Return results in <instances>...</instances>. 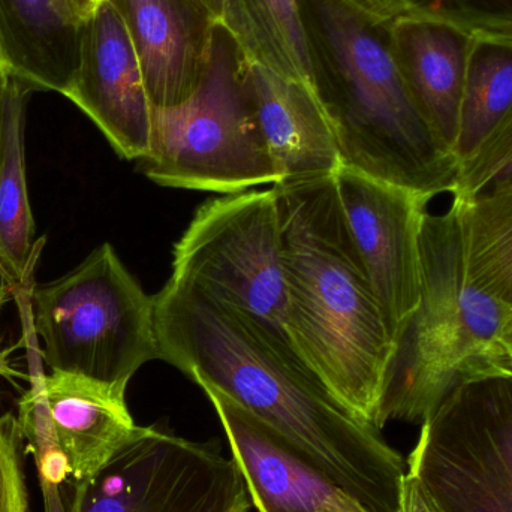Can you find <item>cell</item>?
<instances>
[{
	"label": "cell",
	"instance_id": "cell-21",
	"mask_svg": "<svg viewBox=\"0 0 512 512\" xmlns=\"http://www.w3.org/2000/svg\"><path fill=\"white\" fill-rule=\"evenodd\" d=\"M469 279L512 309V183L453 198Z\"/></svg>",
	"mask_w": 512,
	"mask_h": 512
},
{
	"label": "cell",
	"instance_id": "cell-6",
	"mask_svg": "<svg viewBox=\"0 0 512 512\" xmlns=\"http://www.w3.org/2000/svg\"><path fill=\"white\" fill-rule=\"evenodd\" d=\"M30 300L51 372L126 390L144 364L161 360L155 295L144 292L110 243L65 276L33 286Z\"/></svg>",
	"mask_w": 512,
	"mask_h": 512
},
{
	"label": "cell",
	"instance_id": "cell-11",
	"mask_svg": "<svg viewBox=\"0 0 512 512\" xmlns=\"http://www.w3.org/2000/svg\"><path fill=\"white\" fill-rule=\"evenodd\" d=\"M126 161L150 149L152 102L122 12L105 0L80 24L78 63L66 92Z\"/></svg>",
	"mask_w": 512,
	"mask_h": 512
},
{
	"label": "cell",
	"instance_id": "cell-2",
	"mask_svg": "<svg viewBox=\"0 0 512 512\" xmlns=\"http://www.w3.org/2000/svg\"><path fill=\"white\" fill-rule=\"evenodd\" d=\"M286 331L304 363L373 424L393 342L355 248L336 177L274 183Z\"/></svg>",
	"mask_w": 512,
	"mask_h": 512
},
{
	"label": "cell",
	"instance_id": "cell-18",
	"mask_svg": "<svg viewBox=\"0 0 512 512\" xmlns=\"http://www.w3.org/2000/svg\"><path fill=\"white\" fill-rule=\"evenodd\" d=\"M35 92L17 75H9L3 92L0 129V279L9 289L32 273L41 243L33 242L35 221L27 192L24 159L26 105Z\"/></svg>",
	"mask_w": 512,
	"mask_h": 512
},
{
	"label": "cell",
	"instance_id": "cell-9",
	"mask_svg": "<svg viewBox=\"0 0 512 512\" xmlns=\"http://www.w3.org/2000/svg\"><path fill=\"white\" fill-rule=\"evenodd\" d=\"M72 487L65 512H249L239 466L218 442L144 427L95 478Z\"/></svg>",
	"mask_w": 512,
	"mask_h": 512
},
{
	"label": "cell",
	"instance_id": "cell-28",
	"mask_svg": "<svg viewBox=\"0 0 512 512\" xmlns=\"http://www.w3.org/2000/svg\"><path fill=\"white\" fill-rule=\"evenodd\" d=\"M60 11L72 23L80 26L93 12L92 0H56Z\"/></svg>",
	"mask_w": 512,
	"mask_h": 512
},
{
	"label": "cell",
	"instance_id": "cell-25",
	"mask_svg": "<svg viewBox=\"0 0 512 512\" xmlns=\"http://www.w3.org/2000/svg\"><path fill=\"white\" fill-rule=\"evenodd\" d=\"M357 9L370 23L387 27L403 15L420 14L406 0H343Z\"/></svg>",
	"mask_w": 512,
	"mask_h": 512
},
{
	"label": "cell",
	"instance_id": "cell-32",
	"mask_svg": "<svg viewBox=\"0 0 512 512\" xmlns=\"http://www.w3.org/2000/svg\"><path fill=\"white\" fill-rule=\"evenodd\" d=\"M102 2H105V0H92L93 11H95L96 6H98L99 3Z\"/></svg>",
	"mask_w": 512,
	"mask_h": 512
},
{
	"label": "cell",
	"instance_id": "cell-5",
	"mask_svg": "<svg viewBox=\"0 0 512 512\" xmlns=\"http://www.w3.org/2000/svg\"><path fill=\"white\" fill-rule=\"evenodd\" d=\"M140 170L167 188L225 195L279 182L236 44L221 27L210 29L192 95L173 107H152L150 149Z\"/></svg>",
	"mask_w": 512,
	"mask_h": 512
},
{
	"label": "cell",
	"instance_id": "cell-12",
	"mask_svg": "<svg viewBox=\"0 0 512 512\" xmlns=\"http://www.w3.org/2000/svg\"><path fill=\"white\" fill-rule=\"evenodd\" d=\"M203 390L258 512H369L267 424L221 391Z\"/></svg>",
	"mask_w": 512,
	"mask_h": 512
},
{
	"label": "cell",
	"instance_id": "cell-31",
	"mask_svg": "<svg viewBox=\"0 0 512 512\" xmlns=\"http://www.w3.org/2000/svg\"><path fill=\"white\" fill-rule=\"evenodd\" d=\"M502 343H504L505 352H507L508 358H510L512 364V321L508 324L507 330H505Z\"/></svg>",
	"mask_w": 512,
	"mask_h": 512
},
{
	"label": "cell",
	"instance_id": "cell-26",
	"mask_svg": "<svg viewBox=\"0 0 512 512\" xmlns=\"http://www.w3.org/2000/svg\"><path fill=\"white\" fill-rule=\"evenodd\" d=\"M399 512H441L423 484L414 475L406 474L402 484Z\"/></svg>",
	"mask_w": 512,
	"mask_h": 512
},
{
	"label": "cell",
	"instance_id": "cell-22",
	"mask_svg": "<svg viewBox=\"0 0 512 512\" xmlns=\"http://www.w3.org/2000/svg\"><path fill=\"white\" fill-rule=\"evenodd\" d=\"M512 183V111L477 153L459 167L451 197L468 200L487 189Z\"/></svg>",
	"mask_w": 512,
	"mask_h": 512
},
{
	"label": "cell",
	"instance_id": "cell-23",
	"mask_svg": "<svg viewBox=\"0 0 512 512\" xmlns=\"http://www.w3.org/2000/svg\"><path fill=\"white\" fill-rule=\"evenodd\" d=\"M23 438L18 418L0 415V512H29Z\"/></svg>",
	"mask_w": 512,
	"mask_h": 512
},
{
	"label": "cell",
	"instance_id": "cell-29",
	"mask_svg": "<svg viewBox=\"0 0 512 512\" xmlns=\"http://www.w3.org/2000/svg\"><path fill=\"white\" fill-rule=\"evenodd\" d=\"M0 378L8 379V381L14 382L15 379L26 378L23 373L15 370L8 361V352L0 351Z\"/></svg>",
	"mask_w": 512,
	"mask_h": 512
},
{
	"label": "cell",
	"instance_id": "cell-3",
	"mask_svg": "<svg viewBox=\"0 0 512 512\" xmlns=\"http://www.w3.org/2000/svg\"><path fill=\"white\" fill-rule=\"evenodd\" d=\"M511 321V307L469 279L456 207L427 213L420 303L394 339L373 424L423 426L463 382L512 369L502 343Z\"/></svg>",
	"mask_w": 512,
	"mask_h": 512
},
{
	"label": "cell",
	"instance_id": "cell-1",
	"mask_svg": "<svg viewBox=\"0 0 512 512\" xmlns=\"http://www.w3.org/2000/svg\"><path fill=\"white\" fill-rule=\"evenodd\" d=\"M161 360L279 433L369 512H399L405 460L249 313L168 280L155 295Z\"/></svg>",
	"mask_w": 512,
	"mask_h": 512
},
{
	"label": "cell",
	"instance_id": "cell-10",
	"mask_svg": "<svg viewBox=\"0 0 512 512\" xmlns=\"http://www.w3.org/2000/svg\"><path fill=\"white\" fill-rule=\"evenodd\" d=\"M349 233L391 342L421 297V231L429 198L349 167L334 174Z\"/></svg>",
	"mask_w": 512,
	"mask_h": 512
},
{
	"label": "cell",
	"instance_id": "cell-15",
	"mask_svg": "<svg viewBox=\"0 0 512 512\" xmlns=\"http://www.w3.org/2000/svg\"><path fill=\"white\" fill-rule=\"evenodd\" d=\"M240 65L279 182L336 174L342 161L324 102L255 60Z\"/></svg>",
	"mask_w": 512,
	"mask_h": 512
},
{
	"label": "cell",
	"instance_id": "cell-8",
	"mask_svg": "<svg viewBox=\"0 0 512 512\" xmlns=\"http://www.w3.org/2000/svg\"><path fill=\"white\" fill-rule=\"evenodd\" d=\"M170 279L249 313L294 349L273 189L206 201L174 246Z\"/></svg>",
	"mask_w": 512,
	"mask_h": 512
},
{
	"label": "cell",
	"instance_id": "cell-19",
	"mask_svg": "<svg viewBox=\"0 0 512 512\" xmlns=\"http://www.w3.org/2000/svg\"><path fill=\"white\" fill-rule=\"evenodd\" d=\"M221 29L233 39L240 59L267 66L322 101L321 77L298 0H227Z\"/></svg>",
	"mask_w": 512,
	"mask_h": 512
},
{
	"label": "cell",
	"instance_id": "cell-24",
	"mask_svg": "<svg viewBox=\"0 0 512 512\" xmlns=\"http://www.w3.org/2000/svg\"><path fill=\"white\" fill-rule=\"evenodd\" d=\"M415 11L444 18L469 29L512 32V11L507 0H406Z\"/></svg>",
	"mask_w": 512,
	"mask_h": 512
},
{
	"label": "cell",
	"instance_id": "cell-27",
	"mask_svg": "<svg viewBox=\"0 0 512 512\" xmlns=\"http://www.w3.org/2000/svg\"><path fill=\"white\" fill-rule=\"evenodd\" d=\"M183 2L200 14L210 26L222 27L227 0H183Z\"/></svg>",
	"mask_w": 512,
	"mask_h": 512
},
{
	"label": "cell",
	"instance_id": "cell-7",
	"mask_svg": "<svg viewBox=\"0 0 512 512\" xmlns=\"http://www.w3.org/2000/svg\"><path fill=\"white\" fill-rule=\"evenodd\" d=\"M441 512H512V369L457 387L408 459Z\"/></svg>",
	"mask_w": 512,
	"mask_h": 512
},
{
	"label": "cell",
	"instance_id": "cell-33",
	"mask_svg": "<svg viewBox=\"0 0 512 512\" xmlns=\"http://www.w3.org/2000/svg\"><path fill=\"white\" fill-rule=\"evenodd\" d=\"M508 5H510L511 11H512V0H507Z\"/></svg>",
	"mask_w": 512,
	"mask_h": 512
},
{
	"label": "cell",
	"instance_id": "cell-20",
	"mask_svg": "<svg viewBox=\"0 0 512 512\" xmlns=\"http://www.w3.org/2000/svg\"><path fill=\"white\" fill-rule=\"evenodd\" d=\"M511 111L512 32L474 29L454 149L459 167L480 150Z\"/></svg>",
	"mask_w": 512,
	"mask_h": 512
},
{
	"label": "cell",
	"instance_id": "cell-4",
	"mask_svg": "<svg viewBox=\"0 0 512 512\" xmlns=\"http://www.w3.org/2000/svg\"><path fill=\"white\" fill-rule=\"evenodd\" d=\"M336 80L321 89L343 167L429 198L453 194L459 164L436 140L385 42L343 0H318Z\"/></svg>",
	"mask_w": 512,
	"mask_h": 512
},
{
	"label": "cell",
	"instance_id": "cell-14",
	"mask_svg": "<svg viewBox=\"0 0 512 512\" xmlns=\"http://www.w3.org/2000/svg\"><path fill=\"white\" fill-rule=\"evenodd\" d=\"M385 30L424 122L438 143L454 156L474 29L432 15L409 14L397 18Z\"/></svg>",
	"mask_w": 512,
	"mask_h": 512
},
{
	"label": "cell",
	"instance_id": "cell-13",
	"mask_svg": "<svg viewBox=\"0 0 512 512\" xmlns=\"http://www.w3.org/2000/svg\"><path fill=\"white\" fill-rule=\"evenodd\" d=\"M20 403L50 427L68 465V483L95 478L144 430L129 412L126 390L74 373L38 376Z\"/></svg>",
	"mask_w": 512,
	"mask_h": 512
},
{
	"label": "cell",
	"instance_id": "cell-30",
	"mask_svg": "<svg viewBox=\"0 0 512 512\" xmlns=\"http://www.w3.org/2000/svg\"><path fill=\"white\" fill-rule=\"evenodd\" d=\"M11 72L8 63H6L5 56H3L2 45H0V129H2L3 92H5L6 81H8Z\"/></svg>",
	"mask_w": 512,
	"mask_h": 512
},
{
	"label": "cell",
	"instance_id": "cell-16",
	"mask_svg": "<svg viewBox=\"0 0 512 512\" xmlns=\"http://www.w3.org/2000/svg\"><path fill=\"white\" fill-rule=\"evenodd\" d=\"M140 62L152 107L188 99L200 81L210 26L183 0H114Z\"/></svg>",
	"mask_w": 512,
	"mask_h": 512
},
{
	"label": "cell",
	"instance_id": "cell-17",
	"mask_svg": "<svg viewBox=\"0 0 512 512\" xmlns=\"http://www.w3.org/2000/svg\"><path fill=\"white\" fill-rule=\"evenodd\" d=\"M80 26L56 0H0V45L12 74L33 90L66 92L78 63Z\"/></svg>",
	"mask_w": 512,
	"mask_h": 512
}]
</instances>
